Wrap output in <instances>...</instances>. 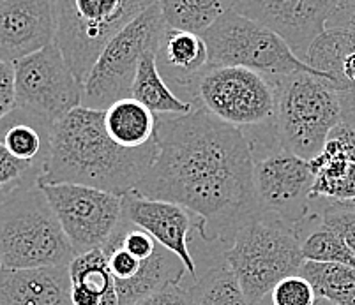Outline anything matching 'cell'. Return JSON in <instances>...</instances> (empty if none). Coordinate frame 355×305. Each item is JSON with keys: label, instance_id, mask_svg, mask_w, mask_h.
I'll use <instances>...</instances> for the list:
<instances>
[{"label": "cell", "instance_id": "1", "mask_svg": "<svg viewBox=\"0 0 355 305\" xmlns=\"http://www.w3.org/2000/svg\"><path fill=\"white\" fill-rule=\"evenodd\" d=\"M156 141L157 159L133 191L193 212L205 242L234 240L261 214L253 147L242 129L193 104L188 115L157 117Z\"/></svg>", "mask_w": 355, "mask_h": 305}, {"label": "cell", "instance_id": "2", "mask_svg": "<svg viewBox=\"0 0 355 305\" xmlns=\"http://www.w3.org/2000/svg\"><path fill=\"white\" fill-rule=\"evenodd\" d=\"M159 147L122 149L105 127V111L76 108L53 125L50 157L41 185L74 184L124 196L153 168Z\"/></svg>", "mask_w": 355, "mask_h": 305}, {"label": "cell", "instance_id": "3", "mask_svg": "<svg viewBox=\"0 0 355 305\" xmlns=\"http://www.w3.org/2000/svg\"><path fill=\"white\" fill-rule=\"evenodd\" d=\"M225 263L237 277L250 305H257L277 282L301 274L306 263L301 233L261 212L239 230L225 252Z\"/></svg>", "mask_w": 355, "mask_h": 305}, {"label": "cell", "instance_id": "4", "mask_svg": "<svg viewBox=\"0 0 355 305\" xmlns=\"http://www.w3.org/2000/svg\"><path fill=\"white\" fill-rule=\"evenodd\" d=\"M276 91L277 145L304 160L320 156L336 125L343 122L338 89L308 73L270 80Z\"/></svg>", "mask_w": 355, "mask_h": 305}, {"label": "cell", "instance_id": "5", "mask_svg": "<svg viewBox=\"0 0 355 305\" xmlns=\"http://www.w3.org/2000/svg\"><path fill=\"white\" fill-rule=\"evenodd\" d=\"M0 258L8 270L69 266L76 258L41 187L0 205Z\"/></svg>", "mask_w": 355, "mask_h": 305}, {"label": "cell", "instance_id": "6", "mask_svg": "<svg viewBox=\"0 0 355 305\" xmlns=\"http://www.w3.org/2000/svg\"><path fill=\"white\" fill-rule=\"evenodd\" d=\"M154 0H57L55 41L82 85L108 44Z\"/></svg>", "mask_w": 355, "mask_h": 305}, {"label": "cell", "instance_id": "7", "mask_svg": "<svg viewBox=\"0 0 355 305\" xmlns=\"http://www.w3.org/2000/svg\"><path fill=\"white\" fill-rule=\"evenodd\" d=\"M202 37L209 50L207 67H242L260 73L269 80L295 73H308L329 80L297 59L279 35L239 15L234 6Z\"/></svg>", "mask_w": 355, "mask_h": 305}, {"label": "cell", "instance_id": "8", "mask_svg": "<svg viewBox=\"0 0 355 305\" xmlns=\"http://www.w3.org/2000/svg\"><path fill=\"white\" fill-rule=\"evenodd\" d=\"M164 34L166 24L163 11L159 2L154 0L108 44L83 85V108L105 111L115 102L131 99L141 59L148 51L157 55Z\"/></svg>", "mask_w": 355, "mask_h": 305}, {"label": "cell", "instance_id": "9", "mask_svg": "<svg viewBox=\"0 0 355 305\" xmlns=\"http://www.w3.org/2000/svg\"><path fill=\"white\" fill-rule=\"evenodd\" d=\"M188 94L191 104L239 129L269 124L276 115L272 82L242 67H207Z\"/></svg>", "mask_w": 355, "mask_h": 305}, {"label": "cell", "instance_id": "10", "mask_svg": "<svg viewBox=\"0 0 355 305\" xmlns=\"http://www.w3.org/2000/svg\"><path fill=\"white\" fill-rule=\"evenodd\" d=\"M16 108L57 124L82 106L83 85L73 75L57 44L15 64Z\"/></svg>", "mask_w": 355, "mask_h": 305}, {"label": "cell", "instance_id": "11", "mask_svg": "<svg viewBox=\"0 0 355 305\" xmlns=\"http://www.w3.org/2000/svg\"><path fill=\"white\" fill-rule=\"evenodd\" d=\"M76 256L103 249L121 224L122 196L74 184L41 185Z\"/></svg>", "mask_w": 355, "mask_h": 305}, {"label": "cell", "instance_id": "12", "mask_svg": "<svg viewBox=\"0 0 355 305\" xmlns=\"http://www.w3.org/2000/svg\"><path fill=\"white\" fill-rule=\"evenodd\" d=\"M313 173L309 160L285 149L272 150L254 159V187L263 214L301 230L311 212Z\"/></svg>", "mask_w": 355, "mask_h": 305}, {"label": "cell", "instance_id": "13", "mask_svg": "<svg viewBox=\"0 0 355 305\" xmlns=\"http://www.w3.org/2000/svg\"><path fill=\"white\" fill-rule=\"evenodd\" d=\"M338 8L336 0H235L234 9L279 35L306 64L315 41Z\"/></svg>", "mask_w": 355, "mask_h": 305}, {"label": "cell", "instance_id": "14", "mask_svg": "<svg viewBox=\"0 0 355 305\" xmlns=\"http://www.w3.org/2000/svg\"><path fill=\"white\" fill-rule=\"evenodd\" d=\"M103 252L114 277L119 305H135L168 286L179 284L188 272L182 259L163 246L153 256L137 258L117 242L108 240Z\"/></svg>", "mask_w": 355, "mask_h": 305}, {"label": "cell", "instance_id": "15", "mask_svg": "<svg viewBox=\"0 0 355 305\" xmlns=\"http://www.w3.org/2000/svg\"><path fill=\"white\" fill-rule=\"evenodd\" d=\"M53 41L55 2L0 0V62H20Z\"/></svg>", "mask_w": 355, "mask_h": 305}, {"label": "cell", "instance_id": "16", "mask_svg": "<svg viewBox=\"0 0 355 305\" xmlns=\"http://www.w3.org/2000/svg\"><path fill=\"white\" fill-rule=\"evenodd\" d=\"M124 217L135 226L147 231L170 252L179 256L193 279H198L195 259L188 247V231L191 226L188 210L170 201L150 200L135 191L122 196Z\"/></svg>", "mask_w": 355, "mask_h": 305}, {"label": "cell", "instance_id": "17", "mask_svg": "<svg viewBox=\"0 0 355 305\" xmlns=\"http://www.w3.org/2000/svg\"><path fill=\"white\" fill-rule=\"evenodd\" d=\"M0 305H73L69 266H46L0 274Z\"/></svg>", "mask_w": 355, "mask_h": 305}, {"label": "cell", "instance_id": "18", "mask_svg": "<svg viewBox=\"0 0 355 305\" xmlns=\"http://www.w3.org/2000/svg\"><path fill=\"white\" fill-rule=\"evenodd\" d=\"M156 59L166 83L189 92L195 80L207 69L209 50L202 35L166 28Z\"/></svg>", "mask_w": 355, "mask_h": 305}, {"label": "cell", "instance_id": "19", "mask_svg": "<svg viewBox=\"0 0 355 305\" xmlns=\"http://www.w3.org/2000/svg\"><path fill=\"white\" fill-rule=\"evenodd\" d=\"M53 124L34 113L15 108L0 122V143L24 163L46 168Z\"/></svg>", "mask_w": 355, "mask_h": 305}, {"label": "cell", "instance_id": "20", "mask_svg": "<svg viewBox=\"0 0 355 305\" xmlns=\"http://www.w3.org/2000/svg\"><path fill=\"white\" fill-rule=\"evenodd\" d=\"M73 305H119L117 290L103 249L78 255L69 265Z\"/></svg>", "mask_w": 355, "mask_h": 305}, {"label": "cell", "instance_id": "21", "mask_svg": "<svg viewBox=\"0 0 355 305\" xmlns=\"http://www.w3.org/2000/svg\"><path fill=\"white\" fill-rule=\"evenodd\" d=\"M156 57L154 51H148L141 59L131 91V99L144 104L156 117H177V115L191 113L193 104L180 99V95L170 89L166 80L159 73Z\"/></svg>", "mask_w": 355, "mask_h": 305}, {"label": "cell", "instance_id": "22", "mask_svg": "<svg viewBox=\"0 0 355 305\" xmlns=\"http://www.w3.org/2000/svg\"><path fill=\"white\" fill-rule=\"evenodd\" d=\"M105 127L122 149H141L156 138L157 117L135 99H124L105 110Z\"/></svg>", "mask_w": 355, "mask_h": 305}, {"label": "cell", "instance_id": "23", "mask_svg": "<svg viewBox=\"0 0 355 305\" xmlns=\"http://www.w3.org/2000/svg\"><path fill=\"white\" fill-rule=\"evenodd\" d=\"M166 28L177 32L203 35L221 18L234 2L228 0H159Z\"/></svg>", "mask_w": 355, "mask_h": 305}, {"label": "cell", "instance_id": "24", "mask_svg": "<svg viewBox=\"0 0 355 305\" xmlns=\"http://www.w3.org/2000/svg\"><path fill=\"white\" fill-rule=\"evenodd\" d=\"M301 275L308 279L316 297L322 300L336 305H355V266L306 261Z\"/></svg>", "mask_w": 355, "mask_h": 305}, {"label": "cell", "instance_id": "25", "mask_svg": "<svg viewBox=\"0 0 355 305\" xmlns=\"http://www.w3.org/2000/svg\"><path fill=\"white\" fill-rule=\"evenodd\" d=\"M193 305H250L227 263L212 266L189 288Z\"/></svg>", "mask_w": 355, "mask_h": 305}, {"label": "cell", "instance_id": "26", "mask_svg": "<svg viewBox=\"0 0 355 305\" xmlns=\"http://www.w3.org/2000/svg\"><path fill=\"white\" fill-rule=\"evenodd\" d=\"M46 168L16 159L0 143V205L9 201L20 192L40 187Z\"/></svg>", "mask_w": 355, "mask_h": 305}, {"label": "cell", "instance_id": "27", "mask_svg": "<svg viewBox=\"0 0 355 305\" xmlns=\"http://www.w3.org/2000/svg\"><path fill=\"white\" fill-rule=\"evenodd\" d=\"M302 256L313 263H338V265L355 266L352 250L336 231L324 223L302 239Z\"/></svg>", "mask_w": 355, "mask_h": 305}, {"label": "cell", "instance_id": "28", "mask_svg": "<svg viewBox=\"0 0 355 305\" xmlns=\"http://www.w3.org/2000/svg\"><path fill=\"white\" fill-rule=\"evenodd\" d=\"M316 300L318 297H316L313 286L301 274L283 279L270 291L272 305H315Z\"/></svg>", "mask_w": 355, "mask_h": 305}, {"label": "cell", "instance_id": "29", "mask_svg": "<svg viewBox=\"0 0 355 305\" xmlns=\"http://www.w3.org/2000/svg\"><path fill=\"white\" fill-rule=\"evenodd\" d=\"M322 223L336 231L355 258V210L350 203H329L322 214Z\"/></svg>", "mask_w": 355, "mask_h": 305}, {"label": "cell", "instance_id": "30", "mask_svg": "<svg viewBox=\"0 0 355 305\" xmlns=\"http://www.w3.org/2000/svg\"><path fill=\"white\" fill-rule=\"evenodd\" d=\"M325 30L336 32L348 53H355V0L338 2V8L325 25Z\"/></svg>", "mask_w": 355, "mask_h": 305}, {"label": "cell", "instance_id": "31", "mask_svg": "<svg viewBox=\"0 0 355 305\" xmlns=\"http://www.w3.org/2000/svg\"><path fill=\"white\" fill-rule=\"evenodd\" d=\"M16 108L15 64L0 62V122Z\"/></svg>", "mask_w": 355, "mask_h": 305}, {"label": "cell", "instance_id": "32", "mask_svg": "<svg viewBox=\"0 0 355 305\" xmlns=\"http://www.w3.org/2000/svg\"><path fill=\"white\" fill-rule=\"evenodd\" d=\"M135 305H193V300L189 290L180 288V284H173L144 298Z\"/></svg>", "mask_w": 355, "mask_h": 305}, {"label": "cell", "instance_id": "33", "mask_svg": "<svg viewBox=\"0 0 355 305\" xmlns=\"http://www.w3.org/2000/svg\"><path fill=\"white\" fill-rule=\"evenodd\" d=\"M329 140L334 141L336 145H338V149H340L341 156H343L348 163L355 165V129L354 127H350L348 124L341 122L340 125H336L334 129H332Z\"/></svg>", "mask_w": 355, "mask_h": 305}, {"label": "cell", "instance_id": "34", "mask_svg": "<svg viewBox=\"0 0 355 305\" xmlns=\"http://www.w3.org/2000/svg\"><path fill=\"white\" fill-rule=\"evenodd\" d=\"M329 203H354L355 201V165L348 166L347 175L329 191Z\"/></svg>", "mask_w": 355, "mask_h": 305}, {"label": "cell", "instance_id": "35", "mask_svg": "<svg viewBox=\"0 0 355 305\" xmlns=\"http://www.w3.org/2000/svg\"><path fill=\"white\" fill-rule=\"evenodd\" d=\"M338 94H340L343 122L355 129V85L347 86L343 91H338Z\"/></svg>", "mask_w": 355, "mask_h": 305}, {"label": "cell", "instance_id": "36", "mask_svg": "<svg viewBox=\"0 0 355 305\" xmlns=\"http://www.w3.org/2000/svg\"><path fill=\"white\" fill-rule=\"evenodd\" d=\"M315 305H336V304H332V302H327V300H322V298H318Z\"/></svg>", "mask_w": 355, "mask_h": 305}, {"label": "cell", "instance_id": "37", "mask_svg": "<svg viewBox=\"0 0 355 305\" xmlns=\"http://www.w3.org/2000/svg\"><path fill=\"white\" fill-rule=\"evenodd\" d=\"M2 270H4V265H2V258H0V274H2Z\"/></svg>", "mask_w": 355, "mask_h": 305}, {"label": "cell", "instance_id": "38", "mask_svg": "<svg viewBox=\"0 0 355 305\" xmlns=\"http://www.w3.org/2000/svg\"><path fill=\"white\" fill-rule=\"evenodd\" d=\"M352 205V207H354V210H355V201H354V203H350Z\"/></svg>", "mask_w": 355, "mask_h": 305}]
</instances>
